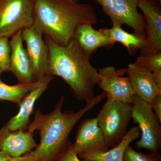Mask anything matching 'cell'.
Masks as SVG:
<instances>
[{
  "label": "cell",
  "mask_w": 161,
  "mask_h": 161,
  "mask_svg": "<svg viewBox=\"0 0 161 161\" xmlns=\"http://www.w3.org/2000/svg\"><path fill=\"white\" fill-rule=\"evenodd\" d=\"M132 118L137 124L141 137L136 142L137 149L151 153L161 149V122L153 112L151 105L135 95L132 103Z\"/></svg>",
  "instance_id": "5b68a950"
},
{
  "label": "cell",
  "mask_w": 161,
  "mask_h": 161,
  "mask_svg": "<svg viewBox=\"0 0 161 161\" xmlns=\"http://www.w3.org/2000/svg\"><path fill=\"white\" fill-rule=\"evenodd\" d=\"M6 161H40L38 159L34 157L28 153H25L21 156L18 157H11L8 156Z\"/></svg>",
  "instance_id": "d4e9b609"
},
{
  "label": "cell",
  "mask_w": 161,
  "mask_h": 161,
  "mask_svg": "<svg viewBox=\"0 0 161 161\" xmlns=\"http://www.w3.org/2000/svg\"><path fill=\"white\" fill-rule=\"evenodd\" d=\"M8 156L0 150V161H6Z\"/></svg>",
  "instance_id": "83f0119b"
},
{
  "label": "cell",
  "mask_w": 161,
  "mask_h": 161,
  "mask_svg": "<svg viewBox=\"0 0 161 161\" xmlns=\"http://www.w3.org/2000/svg\"><path fill=\"white\" fill-rule=\"evenodd\" d=\"M135 63L146 68L152 73L161 70V52L147 55H140Z\"/></svg>",
  "instance_id": "44dd1931"
},
{
  "label": "cell",
  "mask_w": 161,
  "mask_h": 161,
  "mask_svg": "<svg viewBox=\"0 0 161 161\" xmlns=\"http://www.w3.org/2000/svg\"><path fill=\"white\" fill-rule=\"evenodd\" d=\"M74 38L89 58L100 47H109L114 43L101 30H96L91 24H82L77 27Z\"/></svg>",
  "instance_id": "2e32d148"
},
{
  "label": "cell",
  "mask_w": 161,
  "mask_h": 161,
  "mask_svg": "<svg viewBox=\"0 0 161 161\" xmlns=\"http://www.w3.org/2000/svg\"><path fill=\"white\" fill-rule=\"evenodd\" d=\"M73 146L78 155L100 153L110 149L98 126L97 117L86 119L81 121Z\"/></svg>",
  "instance_id": "30bf717a"
},
{
  "label": "cell",
  "mask_w": 161,
  "mask_h": 161,
  "mask_svg": "<svg viewBox=\"0 0 161 161\" xmlns=\"http://www.w3.org/2000/svg\"><path fill=\"white\" fill-rule=\"evenodd\" d=\"M10 47L9 38L0 37V70L10 72Z\"/></svg>",
  "instance_id": "7402d4cb"
},
{
  "label": "cell",
  "mask_w": 161,
  "mask_h": 161,
  "mask_svg": "<svg viewBox=\"0 0 161 161\" xmlns=\"http://www.w3.org/2000/svg\"><path fill=\"white\" fill-rule=\"evenodd\" d=\"M43 34L34 25L22 31L26 50L36 81L48 74L49 52Z\"/></svg>",
  "instance_id": "ba28073f"
},
{
  "label": "cell",
  "mask_w": 161,
  "mask_h": 161,
  "mask_svg": "<svg viewBox=\"0 0 161 161\" xmlns=\"http://www.w3.org/2000/svg\"><path fill=\"white\" fill-rule=\"evenodd\" d=\"M152 73L154 81L159 89L161 91V70Z\"/></svg>",
  "instance_id": "484cf974"
},
{
  "label": "cell",
  "mask_w": 161,
  "mask_h": 161,
  "mask_svg": "<svg viewBox=\"0 0 161 161\" xmlns=\"http://www.w3.org/2000/svg\"><path fill=\"white\" fill-rule=\"evenodd\" d=\"M111 19L120 25H128L134 33L146 38L147 23L144 15L138 11L139 0H94Z\"/></svg>",
  "instance_id": "52a82bcc"
},
{
  "label": "cell",
  "mask_w": 161,
  "mask_h": 161,
  "mask_svg": "<svg viewBox=\"0 0 161 161\" xmlns=\"http://www.w3.org/2000/svg\"><path fill=\"white\" fill-rule=\"evenodd\" d=\"M111 28L101 29L104 33L109 37L113 43H121L128 50L130 55L135 54L136 53L143 48L146 44V38L134 33L130 34L125 31L121 25L116 22H112Z\"/></svg>",
  "instance_id": "ac0fdd59"
},
{
  "label": "cell",
  "mask_w": 161,
  "mask_h": 161,
  "mask_svg": "<svg viewBox=\"0 0 161 161\" xmlns=\"http://www.w3.org/2000/svg\"><path fill=\"white\" fill-rule=\"evenodd\" d=\"M98 85L106 94L107 98L132 104L135 94L129 78L121 76L120 70L109 66L98 70Z\"/></svg>",
  "instance_id": "9c48e42d"
},
{
  "label": "cell",
  "mask_w": 161,
  "mask_h": 161,
  "mask_svg": "<svg viewBox=\"0 0 161 161\" xmlns=\"http://www.w3.org/2000/svg\"><path fill=\"white\" fill-rule=\"evenodd\" d=\"M151 106L153 112L161 122V95L157 96Z\"/></svg>",
  "instance_id": "cb8c5ba5"
},
{
  "label": "cell",
  "mask_w": 161,
  "mask_h": 161,
  "mask_svg": "<svg viewBox=\"0 0 161 161\" xmlns=\"http://www.w3.org/2000/svg\"><path fill=\"white\" fill-rule=\"evenodd\" d=\"M44 40L49 52L48 74L62 78L77 100L90 101L95 96L94 89L99 80L98 71L90 58L74 38L65 45L46 36Z\"/></svg>",
  "instance_id": "7a4b0ae2"
},
{
  "label": "cell",
  "mask_w": 161,
  "mask_h": 161,
  "mask_svg": "<svg viewBox=\"0 0 161 161\" xmlns=\"http://www.w3.org/2000/svg\"><path fill=\"white\" fill-rule=\"evenodd\" d=\"M9 131V130L6 128V125L4 126L3 128H1V129H0V138L4 136Z\"/></svg>",
  "instance_id": "4316f807"
},
{
  "label": "cell",
  "mask_w": 161,
  "mask_h": 161,
  "mask_svg": "<svg viewBox=\"0 0 161 161\" xmlns=\"http://www.w3.org/2000/svg\"><path fill=\"white\" fill-rule=\"evenodd\" d=\"M11 38L10 72L15 76L19 83L36 82L31 62L23 46L22 31L18 32Z\"/></svg>",
  "instance_id": "4fadbf2b"
},
{
  "label": "cell",
  "mask_w": 161,
  "mask_h": 161,
  "mask_svg": "<svg viewBox=\"0 0 161 161\" xmlns=\"http://www.w3.org/2000/svg\"><path fill=\"white\" fill-rule=\"evenodd\" d=\"M2 73H3V72H2V71H1V70H0V78H1V75H2Z\"/></svg>",
  "instance_id": "f546056e"
},
{
  "label": "cell",
  "mask_w": 161,
  "mask_h": 161,
  "mask_svg": "<svg viewBox=\"0 0 161 161\" xmlns=\"http://www.w3.org/2000/svg\"><path fill=\"white\" fill-rule=\"evenodd\" d=\"M67 1H71V2H78L79 0H67Z\"/></svg>",
  "instance_id": "f1b7e54d"
},
{
  "label": "cell",
  "mask_w": 161,
  "mask_h": 161,
  "mask_svg": "<svg viewBox=\"0 0 161 161\" xmlns=\"http://www.w3.org/2000/svg\"><path fill=\"white\" fill-rule=\"evenodd\" d=\"M137 7L142 11L147 23L146 44L141 55L161 51V10L154 0H139Z\"/></svg>",
  "instance_id": "8fae6325"
},
{
  "label": "cell",
  "mask_w": 161,
  "mask_h": 161,
  "mask_svg": "<svg viewBox=\"0 0 161 161\" xmlns=\"http://www.w3.org/2000/svg\"><path fill=\"white\" fill-rule=\"evenodd\" d=\"M126 72L135 95L151 105L157 96L161 95L149 70L134 62L128 64Z\"/></svg>",
  "instance_id": "5bb4252c"
},
{
  "label": "cell",
  "mask_w": 161,
  "mask_h": 161,
  "mask_svg": "<svg viewBox=\"0 0 161 161\" xmlns=\"http://www.w3.org/2000/svg\"><path fill=\"white\" fill-rule=\"evenodd\" d=\"M38 82V80L33 83H19L15 85L10 86L4 83L0 78V100L19 104Z\"/></svg>",
  "instance_id": "d6986e66"
},
{
  "label": "cell",
  "mask_w": 161,
  "mask_h": 161,
  "mask_svg": "<svg viewBox=\"0 0 161 161\" xmlns=\"http://www.w3.org/2000/svg\"><path fill=\"white\" fill-rule=\"evenodd\" d=\"M123 161H161V155L158 152H138L129 145L124 152Z\"/></svg>",
  "instance_id": "ffe728a7"
},
{
  "label": "cell",
  "mask_w": 161,
  "mask_h": 161,
  "mask_svg": "<svg viewBox=\"0 0 161 161\" xmlns=\"http://www.w3.org/2000/svg\"><path fill=\"white\" fill-rule=\"evenodd\" d=\"M140 136L138 127H132L128 130L120 142L114 148L100 153L79 154L78 158L82 161H123L124 152L127 147Z\"/></svg>",
  "instance_id": "e0dca14e"
},
{
  "label": "cell",
  "mask_w": 161,
  "mask_h": 161,
  "mask_svg": "<svg viewBox=\"0 0 161 161\" xmlns=\"http://www.w3.org/2000/svg\"><path fill=\"white\" fill-rule=\"evenodd\" d=\"M57 161H81L79 159L78 154L74 150L73 143L70 142L66 149L60 154Z\"/></svg>",
  "instance_id": "603a6c76"
},
{
  "label": "cell",
  "mask_w": 161,
  "mask_h": 161,
  "mask_svg": "<svg viewBox=\"0 0 161 161\" xmlns=\"http://www.w3.org/2000/svg\"><path fill=\"white\" fill-rule=\"evenodd\" d=\"M34 0H0V37L11 38L33 25Z\"/></svg>",
  "instance_id": "8992f818"
},
{
  "label": "cell",
  "mask_w": 161,
  "mask_h": 161,
  "mask_svg": "<svg viewBox=\"0 0 161 161\" xmlns=\"http://www.w3.org/2000/svg\"><path fill=\"white\" fill-rule=\"evenodd\" d=\"M53 78V75L47 74L38 80L36 85L21 101L19 104V112L6 124V128L9 131L23 130L27 127L36 101L46 91Z\"/></svg>",
  "instance_id": "7c38bea8"
},
{
  "label": "cell",
  "mask_w": 161,
  "mask_h": 161,
  "mask_svg": "<svg viewBox=\"0 0 161 161\" xmlns=\"http://www.w3.org/2000/svg\"><path fill=\"white\" fill-rule=\"evenodd\" d=\"M36 146L33 133L28 130L9 131L0 138V150L11 157H18L31 152Z\"/></svg>",
  "instance_id": "9a60e30c"
},
{
  "label": "cell",
  "mask_w": 161,
  "mask_h": 161,
  "mask_svg": "<svg viewBox=\"0 0 161 161\" xmlns=\"http://www.w3.org/2000/svg\"><path fill=\"white\" fill-rule=\"evenodd\" d=\"M103 92L94 96L79 111L62 112L64 103L61 96L54 110L48 114H43L39 109L35 113V118L27 130L34 133L40 132V143L30 153L40 161H57L70 141L69 136L76 124L87 112H89L106 98Z\"/></svg>",
  "instance_id": "6da1fadb"
},
{
  "label": "cell",
  "mask_w": 161,
  "mask_h": 161,
  "mask_svg": "<svg viewBox=\"0 0 161 161\" xmlns=\"http://www.w3.org/2000/svg\"><path fill=\"white\" fill-rule=\"evenodd\" d=\"M157 1H158V2H160V3H161V0H157Z\"/></svg>",
  "instance_id": "4dcf8cb0"
},
{
  "label": "cell",
  "mask_w": 161,
  "mask_h": 161,
  "mask_svg": "<svg viewBox=\"0 0 161 161\" xmlns=\"http://www.w3.org/2000/svg\"><path fill=\"white\" fill-rule=\"evenodd\" d=\"M33 25L55 43L67 45L74 38L77 27L96 24L94 7L67 0H34Z\"/></svg>",
  "instance_id": "3957f363"
},
{
  "label": "cell",
  "mask_w": 161,
  "mask_h": 161,
  "mask_svg": "<svg viewBox=\"0 0 161 161\" xmlns=\"http://www.w3.org/2000/svg\"><path fill=\"white\" fill-rule=\"evenodd\" d=\"M132 104L107 98L97 116L98 126L109 148L116 147L128 132L132 118Z\"/></svg>",
  "instance_id": "277c9868"
}]
</instances>
